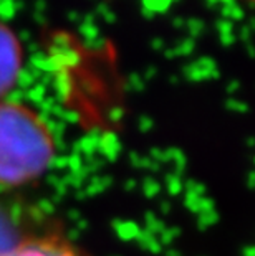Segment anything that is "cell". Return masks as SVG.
<instances>
[{
	"label": "cell",
	"instance_id": "6da1fadb",
	"mask_svg": "<svg viewBox=\"0 0 255 256\" xmlns=\"http://www.w3.org/2000/svg\"><path fill=\"white\" fill-rule=\"evenodd\" d=\"M55 156V136L40 112L22 101H0V187L40 180Z\"/></svg>",
	"mask_w": 255,
	"mask_h": 256
},
{
	"label": "cell",
	"instance_id": "277c9868",
	"mask_svg": "<svg viewBox=\"0 0 255 256\" xmlns=\"http://www.w3.org/2000/svg\"><path fill=\"white\" fill-rule=\"evenodd\" d=\"M247 2H252V4H255V0H247Z\"/></svg>",
	"mask_w": 255,
	"mask_h": 256
},
{
	"label": "cell",
	"instance_id": "7a4b0ae2",
	"mask_svg": "<svg viewBox=\"0 0 255 256\" xmlns=\"http://www.w3.org/2000/svg\"><path fill=\"white\" fill-rule=\"evenodd\" d=\"M22 70V46L9 25L0 22V101L19 81Z\"/></svg>",
	"mask_w": 255,
	"mask_h": 256
},
{
	"label": "cell",
	"instance_id": "3957f363",
	"mask_svg": "<svg viewBox=\"0 0 255 256\" xmlns=\"http://www.w3.org/2000/svg\"><path fill=\"white\" fill-rule=\"evenodd\" d=\"M0 256H83L72 243L57 235L30 236L0 252Z\"/></svg>",
	"mask_w": 255,
	"mask_h": 256
}]
</instances>
